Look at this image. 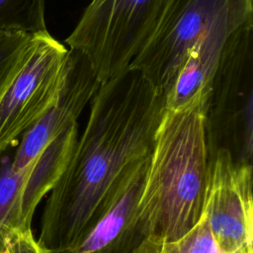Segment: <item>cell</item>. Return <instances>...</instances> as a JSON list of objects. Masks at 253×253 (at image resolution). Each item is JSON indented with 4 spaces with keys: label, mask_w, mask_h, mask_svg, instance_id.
<instances>
[{
    "label": "cell",
    "mask_w": 253,
    "mask_h": 253,
    "mask_svg": "<svg viewBox=\"0 0 253 253\" xmlns=\"http://www.w3.org/2000/svg\"><path fill=\"white\" fill-rule=\"evenodd\" d=\"M165 111L164 94L133 67L100 85L87 126L49 191L40 245L55 253L87 236L126 179L151 159Z\"/></svg>",
    "instance_id": "cell-1"
},
{
    "label": "cell",
    "mask_w": 253,
    "mask_h": 253,
    "mask_svg": "<svg viewBox=\"0 0 253 253\" xmlns=\"http://www.w3.org/2000/svg\"><path fill=\"white\" fill-rule=\"evenodd\" d=\"M209 177L203 106L165 111L137 202L143 239L173 241L200 220Z\"/></svg>",
    "instance_id": "cell-2"
},
{
    "label": "cell",
    "mask_w": 253,
    "mask_h": 253,
    "mask_svg": "<svg viewBox=\"0 0 253 253\" xmlns=\"http://www.w3.org/2000/svg\"><path fill=\"white\" fill-rule=\"evenodd\" d=\"M209 157L219 150L252 165L253 22L227 40L203 107Z\"/></svg>",
    "instance_id": "cell-3"
},
{
    "label": "cell",
    "mask_w": 253,
    "mask_h": 253,
    "mask_svg": "<svg viewBox=\"0 0 253 253\" xmlns=\"http://www.w3.org/2000/svg\"><path fill=\"white\" fill-rule=\"evenodd\" d=\"M168 0H91L65 40L83 53L100 84L126 69L155 29Z\"/></svg>",
    "instance_id": "cell-4"
},
{
    "label": "cell",
    "mask_w": 253,
    "mask_h": 253,
    "mask_svg": "<svg viewBox=\"0 0 253 253\" xmlns=\"http://www.w3.org/2000/svg\"><path fill=\"white\" fill-rule=\"evenodd\" d=\"M253 19L252 0H168L142 49L129 66L164 95L189 48L219 23Z\"/></svg>",
    "instance_id": "cell-5"
},
{
    "label": "cell",
    "mask_w": 253,
    "mask_h": 253,
    "mask_svg": "<svg viewBox=\"0 0 253 253\" xmlns=\"http://www.w3.org/2000/svg\"><path fill=\"white\" fill-rule=\"evenodd\" d=\"M69 49L47 30L34 34L21 67L0 94V153L53 105L63 85Z\"/></svg>",
    "instance_id": "cell-6"
},
{
    "label": "cell",
    "mask_w": 253,
    "mask_h": 253,
    "mask_svg": "<svg viewBox=\"0 0 253 253\" xmlns=\"http://www.w3.org/2000/svg\"><path fill=\"white\" fill-rule=\"evenodd\" d=\"M203 214L221 253H253L252 165L219 150L209 157Z\"/></svg>",
    "instance_id": "cell-7"
},
{
    "label": "cell",
    "mask_w": 253,
    "mask_h": 253,
    "mask_svg": "<svg viewBox=\"0 0 253 253\" xmlns=\"http://www.w3.org/2000/svg\"><path fill=\"white\" fill-rule=\"evenodd\" d=\"M100 85L87 57L80 51L69 49L59 94L46 113L21 136L13 155V169L26 168L53 139L77 125L78 117Z\"/></svg>",
    "instance_id": "cell-8"
},
{
    "label": "cell",
    "mask_w": 253,
    "mask_h": 253,
    "mask_svg": "<svg viewBox=\"0 0 253 253\" xmlns=\"http://www.w3.org/2000/svg\"><path fill=\"white\" fill-rule=\"evenodd\" d=\"M251 20L230 19L213 27L189 48L165 96V108L181 112L203 106L229 37Z\"/></svg>",
    "instance_id": "cell-9"
},
{
    "label": "cell",
    "mask_w": 253,
    "mask_h": 253,
    "mask_svg": "<svg viewBox=\"0 0 253 253\" xmlns=\"http://www.w3.org/2000/svg\"><path fill=\"white\" fill-rule=\"evenodd\" d=\"M150 160L126 179L114 205L82 241L55 253H134L144 238L136 207Z\"/></svg>",
    "instance_id": "cell-10"
},
{
    "label": "cell",
    "mask_w": 253,
    "mask_h": 253,
    "mask_svg": "<svg viewBox=\"0 0 253 253\" xmlns=\"http://www.w3.org/2000/svg\"><path fill=\"white\" fill-rule=\"evenodd\" d=\"M77 141V125L53 139L34 160L23 187L20 204V229H31L33 215L43 196L51 190L64 170Z\"/></svg>",
    "instance_id": "cell-11"
},
{
    "label": "cell",
    "mask_w": 253,
    "mask_h": 253,
    "mask_svg": "<svg viewBox=\"0 0 253 253\" xmlns=\"http://www.w3.org/2000/svg\"><path fill=\"white\" fill-rule=\"evenodd\" d=\"M16 146L0 153V253L6 248L12 232L20 229L22 191L34 162L23 170L15 171L13 155Z\"/></svg>",
    "instance_id": "cell-12"
},
{
    "label": "cell",
    "mask_w": 253,
    "mask_h": 253,
    "mask_svg": "<svg viewBox=\"0 0 253 253\" xmlns=\"http://www.w3.org/2000/svg\"><path fill=\"white\" fill-rule=\"evenodd\" d=\"M134 253H221L214 241L207 218L202 214L198 223L182 237L173 241L152 242L143 239Z\"/></svg>",
    "instance_id": "cell-13"
},
{
    "label": "cell",
    "mask_w": 253,
    "mask_h": 253,
    "mask_svg": "<svg viewBox=\"0 0 253 253\" xmlns=\"http://www.w3.org/2000/svg\"><path fill=\"white\" fill-rule=\"evenodd\" d=\"M46 0H0V31L17 30L36 34L46 30Z\"/></svg>",
    "instance_id": "cell-14"
},
{
    "label": "cell",
    "mask_w": 253,
    "mask_h": 253,
    "mask_svg": "<svg viewBox=\"0 0 253 253\" xmlns=\"http://www.w3.org/2000/svg\"><path fill=\"white\" fill-rule=\"evenodd\" d=\"M33 38L23 31H0V94L26 59Z\"/></svg>",
    "instance_id": "cell-15"
},
{
    "label": "cell",
    "mask_w": 253,
    "mask_h": 253,
    "mask_svg": "<svg viewBox=\"0 0 253 253\" xmlns=\"http://www.w3.org/2000/svg\"><path fill=\"white\" fill-rule=\"evenodd\" d=\"M2 253H50L35 239L32 229H16Z\"/></svg>",
    "instance_id": "cell-16"
}]
</instances>
